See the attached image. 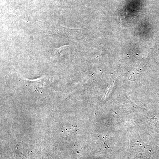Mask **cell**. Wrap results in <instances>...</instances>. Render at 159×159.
<instances>
[{"label": "cell", "instance_id": "6da1fadb", "mask_svg": "<svg viewBox=\"0 0 159 159\" xmlns=\"http://www.w3.org/2000/svg\"><path fill=\"white\" fill-rule=\"evenodd\" d=\"M27 86L33 88L34 90L38 92H41L44 84V78L36 79L35 80H25Z\"/></svg>", "mask_w": 159, "mask_h": 159}]
</instances>
